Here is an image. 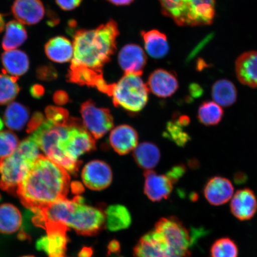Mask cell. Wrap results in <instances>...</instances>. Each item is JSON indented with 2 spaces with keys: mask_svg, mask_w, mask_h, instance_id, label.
I'll use <instances>...</instances> for the list:
<instances>
[{
  "mask_svg": "<svg viewBox=\"0 0 257 257\" xmlns=\"http://www.w3.org/2000/svg\"><path fill=\"white\" fill-rule=\"evenodd\" d=\"M119 35L114 21L94 30H78L73 35V55L67 78L81 86L94 87L107 94L110 84L105 81L102 69L116 50Z\"/></svg>",
  "mask_w": 257,
  "mask_h": 257,
  "instance_id": "obj_1",
  "label": "cell"
},
{
  "mask_svg": "<svg viewBox=\"0 0 257 257\" xmlns=\"http://www.w3.org/2000/svg\"><path fill=\"white\" fill-rule=\"evenodd\" d=\"M70 181L65 169L40 154L19 185L17 195L26 208L36 214L66 198Z\"/></svg>",
  "mask_w": 257,
  "mask_h": 257,
  "instance_id": "obj_2",
  "label": "cell"
},
{
  "mask_svg": "<svg viewBox=\"0 0 257 257\" xmlns=\"http://www.w3.org/2000/svg\"><path fill=\"white\" fill-rule=\"evenodd\" d=\"M104 208L92 206L84 198L76 195L72 200L62 199L35 214L34 223L44 227L47 224H62L80 235L91 236L100 232L105 225Z\"/></svg>",
  "mask_w": 257,
  "mask_h": 257,
  "instance_id": "obj_3",
  "label": "cell"
},
{
  "mask_svg": "<svg viewBox=\"0 0 257 257\" xmlns=\"http://www.w3.org/2000/svg\"><path fill=\"white\" fill-rule=\"evenodd\" d=\"M40 156L39 147L31 137L22 141L11 156L0 160V188L17 195L19 185Z\"/></svg>",
  "mask_w": 257,
  "mask_h": 257,
  "instance_id": "obj_4",
  "label": "cell"
},
{
  "mask_svg": "<svg viewBox=\"0 0 257 257\" xmlns=\"http://www.w3.org/2000/svg\"><path fill=\"white\" fill-rule=\"evenodd\" d=\"M164 15L182 27H201L213 23L216 0H159Z\"/></svg>",
  "mask_w": 257,
  "mask_h": 257,
  "instance_id": "obj_5",
  "label": "cell"
},
{
  "mask_svg": "<svg viewBox=\"0 0 257 257\" xmlns=\"http://www.w3.org/2000/svg\"><path fill=\"white\" fill-rule=\"evenodd\" d=\"M140 76L124 73L117 83H111L109 96L115 107L133 113L143 110L149 100V89Z\"/></svg>",
  "mask_w": 257,
  "mask_h": 257,
  "instance_id": "obj_6",
  "label": "cell"
},
{
  "mask_svg": "<svg viewBox=\"0 0 257 257\" xmlns=\"http://www.w3.org/2000/svg\"><path fill=\"white\" fill-rule=\"evenodd\" d=\"M58 150L66 158L79 162V157L95 150V140L81 121L69 118L63 127L57 144Z\"/></svg>",
  "mask_w": 257,
  "mask_h": 257,
  "instance_id": "obj_7",
  "label": "cell"
},
{
  "mask_svg": "<svg viewBox=\"0 0 257 257\" xmlns=\"http://www.w3.org/2000/svg\"><path fill=\"white\" fill-rule=\"evenodd\" d=\"M64 125H58L49 120H45L43 124L35 131L30 137L46 154L47 158L52 160L67 172L73 175L78 172L81 162H73L64 157L57 149V144Z\"/></svg>",
  "mask_w": 257,
  "mask_h": 257,
  "instance_id": "obj_8",
  "label": "cell"
},
{
  "mask_svg": "<svg viewBox=\"0 0 257 257\" xmlns=\"http://www.w3.org/2000/svg\"><path fill=\"white\" fill-rule=\"evenodd\" d=\"M83 126L95 140L107 134L114 126L113 117L108 108L98 107L91 99L80 107Z\"/></svg>",
  "mask_w": 257,
  "mask_h": 257,
  "instance_id": "obj_9",
  "label": "cell"
},
{
  "mask_svg": "<svg viewBox=\"0 0 257 257\" xmlns=\"http://www.w3.org/2000/svg\"><path fill=\"white\" fill-rule=\"evenodd\" d=\"M134 254L135 257H182L155 228L138 241L134 249Z\"/></svg>",
  "mask_w": 257,
  "mask_h": 257,
  "instance_id": "obj_10",
  "label": "cell"
},
{
  "mask_svg": "<svg viewBox=\"0 0 257 257\" xmlns=\"http://www.w3.org/2000/svg\"><path fill=\"white\" fill-rule=\"evenodd\" d=\"M47 235L42 236L36 242L38 250L46 253L48 257H64L69 238V228L62 224L45 225Z\"/></svg>",
  "mask_w": 257,
  "mask_h": 257,
  "instance_id": "obj_11",
  "label": "cell"
},
{
  "mask_svg": "<svg viewBox=\"0 0 257 257\" xmlns=\"http://www.w3.org/2000/svg\"><path fill=\"white\" fill-rule=\"evenodd\" d=\"M83 184L91 190L101 191L111 184L112 174L110 167L101 160L86 164L82 172Z\"/></svg>",
  "mask_w": 257,
  "mask_h": 257,
  "instance_id": "obj_12",
  "label": "cell"
},
{
  "mask_svg": "<svg viewBox=\"0 0 257 257\" xmlns=\"http://www.w3.org/2000/svg\"><path fill=\"white\" fill-rule=\"evenodd\" d=\"M144 177V193L149 200L159 202L169 198L175 184L168 175H159L151 170L145 171Z\"/></svg>",
  "mask_w": 257,
  "mask_h": 257,
  "instance_id": "obj_13",
  "label": "cell"
},
{
  "mask_svg": "<svg viewBox=\"0 0 257 257\" xmlns=\"http://www.w3.org/2000/svg\"><path fill=\"white\" fill-rule=\"evenodd\" d=\"M204 195L208 203L214 206L226 204L232 199L234 187L230 180L220 176L208 180L204 188Z\"/></svg>",
  "mask_w": 257,
  "mask_h": 257,
  "instance_id": "obj_14",
  "label": "cell"
},
{
  "mask_svg": "<svg viewBox=\"0 0 257 257\" xmlns=\"http://www.w3.org/2000/svg\"><path fill=\"white\" fill-rule=\"evenodd\" d=\"M230 209L234 217L240 221H248L257 212V199L251 189L245 188L236 192L231 199Z\"/></svg>",
  "mask_w": 257,
  "mask_h": 257,
  "instance_id": "obj_15",
  "label": "cell"
},
{
  "mask_svg": "<svg viewBox=\"0 0 257 257\" xmlns=\"http://www.w3.org/2000/svg\"><path fill=\"white\" fill-rule=\"evenodd\" d=\"M118 63L124 73L141 76L147 63V56L142 48L137 44L126 45L118 56Z\"/></svg>",
  "mask_w": 257,
  "mask_h": 257,
  "instance_id": "obj_16",
  "label": "cell"
},
{
  "mask_svg": "<svg viewBox=\"0 0 257 257\" xmlns=\"http://www.w3.org/2000/svg\"><path fill=\"white\" fill-rule=\"evenodd\" d=\"M12 12L16 21L24 25L37 24L45 15L44 6L41 0H15Z\"/></svg>",
  "mask_w": 257,
  "mask_h": 257,
  "instance_id": "obj_17",
  "label": "cell"
},
{
  "mask_svg": "<svg viewBox=\"0 0 257 257\" xmlns=\"http://www.w3.org/2000/svg\"><path fill=\"white\" fill-rule=\"evenodd\" d=\"M147 86L154 95L167 98L175 94L179 88V82L175 74L160 69L151 74Z\"/></svg>",
  "mask_w": 257,
  "mask_h": 257,
  "instance_id": "obj_18",
  "label": "cell"
},
{
  "mask_svg": "<svg viewBox=\"0 0 257 257\" xmlns=\"http://www.w3.org/2000/svg\"><path fill=\"white\" fill-rule=\"evenodd\" d=\"M235 73L242 84L257 88V51H249L237 57Z\"/></svg>",
  "mask_w": 257,
  "mask_h": 257,
  "instance_id": "obj_19",
  "label": "cell"
},
{
  "mask_svg": "<svg viewBox=\"0 0 257 257\" xmlns=\"http://www.w3.org/2000/svg\"><path fill=\"white\" fill-rule=\"evenodd\" d=\"M110 143L115 152L120 155H126L138 146L137 132L130 125H120L111 131Z\"/></svg>",
  "mask_w": 257,
  "mask_h": 257,
  "instance_id": "obj_20",
  "label": "cell"
},
{
  "mask_svg": "<svg viewBox=\"0 0 257 257\" xmlns=\"http://www.w3.org/2000/svg\"><path fill=\"white\" fill-rule=\"evenodd\" d=\"M3 72L19 78L24 75L30 68V60L27 54L19 50L5 51L2 55Z\"/></svg>",
  "mask_w": 257,
  "mask_h": 257,
  "instance_id": "obj_21",
  "label": "cell"
},
{
  "mask_svg": "<svg viewBox=\"0 0 257 257\" xmlns=\"http://www.w3.org/2000/svg\"><path fill=\"white\" fill-rule=\"evenodd\" d=\"M44 49L48 59L54 62L63 63L72 59L73 43L66 37L58 36L51 38L46 43Z\"/></svg>",
  "mask_w": 257,
  "mask_h": 257,
  "instance_id": "obj_22",
  "label": "cell"
},
{
  "mask_svg": "<svg viewBox=\"0 0 257 257\" xmlns=\"http://www.w3.org/2000/svg\"><path fill=\"white\" fill-rule=\"evenodd\" d=\"M145 48L148 54L154 59H161L168 54L169 43L166 35L157 30L141 32Z\"/></svg>",
  "mask_w": 257,
  "mask_h": 257,
  "instance_id": "obj_23",
  "label": "cell"
},
{
  "mask_svg": "<svg viewBox=\"0 0 257 257\" xmlns=\"http://www.w3.org/2000/svg\"><path fill=\"white\" fill-rule=\"evenodd\" d=\"M105 226L111 232L127 229L132 217L126 207L122 205H111L105 210Z\"/></svg>",
  "mask_w": 257,
  "mask_h": 257,
  "instance_id": "obj_24",
  "label": "cell"
},
{
  "mask_svg": "<svg viewBox=\"0 0 257 257\" xmlns=\"http://www.w3.org/2000/svg\"><path fill=\"white\" fill-rule=\"evenodd\" d=\"M211 96L214 101L218 105L229 107L237 101V89L234 83L229 80H218L212 86Z\"/></svg>",
  "mask_w": 257,
  "mask_h": 257,
  "instance_id": "obj_25",
  "label": "cell"
},
{
  "mask_svg": "<svg viewBox=\"0 0 257 257\" xmlns=\"http://www.w3.org/2000/svg\"><path fill=\"white\" fill-rule=\"evenodd\" d=\"M137 165L146 170L156 168L160 159V152L156 145L151 143H141L136 148L133 154Z\"/></svg>",
  "mask_w": 257,
  "mask_h": 257,
  "instance_id": "obj_26",
  "label": "cell"
},
{
  "mask_svg": "<svg viewBox=\"0 0 257 257\" xmlns=\"http://www.w3.org/2000/svg\"><path fill=\"white\" fill-rule=\"evenodd\" d=\"M22 224L21 211L11 204L0 205V233H14Z\"/></svg>",
  "mask_w": 257,
  "mask_h": 257,
  "instance_id": "obj_27",
  "label": "cell"
},
{
  "mask_svg": "<svg viewBox=\"0 0 257 257\" xmlns=\"http://www.w3.org/2000/svg\"><path fill=\"white\" fill-rule=\"evenodd\" d=\"M30 117V110L25 105L18 102H12L6 109L4 115L5 123L10 130H23Z\"/></svg>",
  "mask_w": 257,
  "mask_h": 257,
  "instance_id": "obj_28",
  "label": "cell"
},
{
  "mask_svg": "<svg viewBox=\"0 0 257 257\" xmlns=\"http://www.w3.org/2000/svg\"><path fill=\"white\" fill-rule=\"evenodd\" d=\"M28 34L23 24L18 21H11L6 25V32L2 41L5 51L15 50L27 40Z\"/></svg>",
  "mask_w": 257,
  "mask_h": 257,
  "instance_id": "obj_29",
  "label": "cell"
},
{
  "mask_svg": "<svg viewBox=\"0 0 257 257\" xmlns=\"http://www.w3.org/2000/svg\"><path fill=\"white\" fill-rule=\"evenodd\" d=\"M223 108L213 101L202 102L198 109V119L204 126H216L223 119Z\"/></svg>",
  "mask_w": 257,
  "mask_h": 257,
  "instance_id": "obj_30",
  "label": "cell"
},
{
  "mask_svg": "<svg viewBox=\"0 0 257 257\" xmlns=\"http://www.w3.org/2000/svg\"><path fill=\"white\" fill-rule=\"evenodd\" d=\"M18 79L5 73L0 74V105L8 104L17 96L20 91Z\"/></svg>",
  "mask_w": 257,
  "mask_h": 257,
  "instance_id": "obj_31",
  "label": "cell"
},
{
  "mask_svg": "<svg viewBox=\"0 0 257 257\" xmlns=\"http://www.w3.org/2000/svg\"><path fill=\"white\" fill-rule=\"evenodd\" d=\"M186 126L179 121L178 115L167 124L164 136L179 147H185L191 141V137L184 131Z\"/></svg>",
  "mask_w": 257,
  "mask_h": 257,
  "instance_id": "obj_32",
  "label": "cell"
},
{
  "mask_svg": "<svg viewBox=\"0 0 257 257\" xmlns=\"http://www.w3.org/2000/svg\"><path fill=\"white\" fill-rule=\"evenodd\" d=\"M210 255L211 257H238V247L230 237H221L211 245Z\"/></svg>",
  "mask_w": 257,
  "mask_h": 257,
  "instance_id": "obj_33",
  "label": "cell"
},
{
  "mask_svg": "<svg viewBox=\"0 0 257 257\" xmlns=\"http://www.w3.org/2000/svg\"><path fill=\"white\" fill-rule=\"evenodd\" d=\"M19 144L18 137L12 132L6 131L0 133V159L11 156Z\"/></svg>",
  "mask_w": 257,
  "mask_h": 257,
  "instance_id": "obj_34",
  "label": "cell"
},
{
  "mask_svg": "<svg viewBox=\"0 0 257 257\" xmlns=\"http://www.w3.org/2000/svg\"><path fill=\"white\" fill-rule=\"evenodd\" d=\"M45 112L47 119L58 125H66L69 119L68 111L62 107L48 106Z\"/></svg>",
  "mask_w": 257,
  "mask_h": 257,
  "instance_id": "obj_35",
  "label": "cell"
},
{
  "mask_svg": "<svg viewBox=\"0 0 257 257\" xmlns=\"http://www.w3.org/2000/svg\"><path fill=\"white\" fill-rule=\"evenodd\" d=\"M38 79L44 81H51L57 78L56 70L51 66H43L38 67L37 70Z\"/></svg>",
  "mask_w": 257,
  "mask_h": 257,
  "instance_id": "obj_36",
  "label": "cell"
},
{
  "mask_svg": "<svg viewBox=\"0 0 257 257\" xmlns=\"http://www.w3.org/2000/svg\"><path fill=\"white\" fill-rule=\"evenodd\" d=\"M44 114L41 112H35L28 124L27 132L28 134L33 133L44 121Z\"/></svg>",
  "mask_w": 257,
  "mask_h": 257,
  "instance_id": "obj_37",
  "label": "cell"
},
{
  "mask_svg": "<svg viewBox=\"0 0 257 257\" xmlns=\"http://www.w3.org/2000/svg\"><path fill=\"white\" fill-rule=\"evenodd\" d=\"M185 173L186 167L181 164V165L173 167L171 169L167 172L166 175L176 184L185 174Z\"/></svg>",
  "mask_w": 257,
  "mask_h": 257,
  "instance_id": "obj_38",
  "label": "cell"
},
{
  "mask_svg": "<svg viewBox=\"0 0 257 257\" xmlns=\"http://www.w3.org/2000/svg\"><path fill=\"white\" fill-rule=\"evenodd\" d=\"M82 0H56V3L63 11H69L76 9Z\"/></svg>",
  "mask_w": 257,
  "mask_h": 257,
  "instance_id": "obj_39",
  "label": "cell"
},
{
  "mask_svg": "<svg viewBox=\"0 0 257 257\" xmlns=\"http://www.w3.org/2000/svg\"><path fill=\"white\" fill-rule=\"evenodd\" d=\"M53 100L57 105H64L67 104L69 100V95L65 91H57L54 93Z\"/></svg>",
  "mask_w": 257,
  "mask_h": 257,
  "instance_id": "obj_40",
  "label": "cell"
},
{
  "mask_svg": "<svg viewBox=\"0 0 257 257\" xmlns=\"http://www.w3.org/2000/svg\"><path fill=\"white\" fill-rule=\"evenodd\" d=\"M44 88L39 84L32 85L30 88V94L34 98H41L44 95Z\"/></svg>",
  "mask_w": 257,
  "mask_h": 257,
  "instance_id": "obj_41",
  "label": "cell"
},
{
  "mask_svg": "<svg viewBox=\"0 0 257 257\" xmlns=\"http://www.w3.org/2000/svg\"><path fill=\"white\" fill-rule=\"evenodd\" d=\"M108 255L118 254L120 252V244L117 240H112L107 247Z\"/></svg>",
  "mask_w": 257,
  "mask_h": 257,
  "instance_id": "obj_42",
  "label": "cell"
},
{
  "mask_svg": "<svg viewBox=\"0 0 257 257\" xmlns=\"http://www.w3.org/2000/svg\"><path fill=\"white\" fill-rule=\"evenodd\" d=\"M191 95L194 98L200 97L203 93V89L197 83H193L189 87Z\"/></svg>",
  "mask_w": 257,
  "mask_h": 257,
  "instance_id": "obj_43",
  "label": "cell"
},
{
  "mask_svg": "<svg viewBox=\"0 0 257 257\" xmlns=\"http://www.w3.org/2000/svg\"><path fill=\"white\" fill-rule=\"evenodd\" d=\"M72 191L73 194L76 195H79L84 191V188L81 184V183L79 182H73L71 184Z\"/></svg>",
  "mask_w": 257,
  "mask_h": 257,
  "instance_id": "obj_44",
  "label": "cell"
},
{
  "mask_svg": "<svg viewBox=\"0 0 257 257\" xmlns=\"http://www.w3.org/2000/svg\"><path fill=\"white\" fill-rule=\"evenodd\" d=\"M93 253V250L91 247L85 246L80 250L79 257H91Z\"/></svg>",
  "mask_w": 257,
  "mask_h": 257,
  "instance_id": "obj_45",
  "label": "cell"
},
{
  "mask_svg": "<svg viewBox=\"0 0 257 257\" xmlns=\"http://www.w3.org/2000/svg\"><path fill=\"white\" fill-rule=\"evenodd\" d=\"M234 181L236 184H243L247 179V176L242 172H237L234 175Z\"/></svg>",
  "mask_w": 257,
  "mask_h": 257,
  "instance_id": "obj_46",
  "label": "cell"
},
{
  "mask_svg": "<svg viewBox=\"0 0 257 257\" xmlns=\"http://www.w3.org/2000/svg\"><path fill=\"white\" fill-rule=\"evenodd\" d=\"M107 1L116 6H126L131 4L134 0H107Z\"/></svg>",
  "mask_w": 257,
  "mask_h": 257,
  "instance_id": "obj_47",
  "label": "cell"
},
{
  "mask_svg": "<svg viewBox=\"0 0 257 257\" xmlns=\"http://www.w3.org/2000/svg\"><path fill=\"white\" fill-rule=\"evenodd\" d=\"M5 15L0 14V34L3 31L5 27Z\"/></svg>",
  "mask_w": 257,
  "mask_h": 257,
  "instance_id": "obj_48",
  "label": "cell"
},
{
  "mask_svg": "<svg viewBox=\"0 0 257 257\" xmlns=\"http://www.w3.org/2000/svg\"><path fill=\"white\" fill-rule=\"evenodd\" d=\"M3 127H4V123H3L2 118H0V131L3 130Z\"/></svg>",
  "mask_w": 257,
  "mask_h": 257,
  "instance_id": "obj_49",
  "label": "cell"
},
{
  "mask_svg": "<svg viewBox=\"0 0 257 257\" xmlns=\"http://www.w3.org/2000/svg\"><path fill=\"white\" fill-rule=\"evenodd\" d=\"M22 257H35V256H31V255H28V256H22Z\"/></svg>",
  "mask_w": 257,
  "mask_h": 257,
  "instance_id": "obj_50",
  "label": "cell"
},
{
  "mask_svg": "<svg viewBox=\"0 0 257 257\" xmlns=\"http://www.w3.org/2000/svg\"><path fill=\"white\" fill-rule=\"evenodd\" d=\"M2 200V197H1V195H0V201H1Z\"/></svg>",
  "mask_w": 257,
  "mask_h": 257,
  "instance_id": "obj_51",
  "label": "cell"
}]
</instances>
